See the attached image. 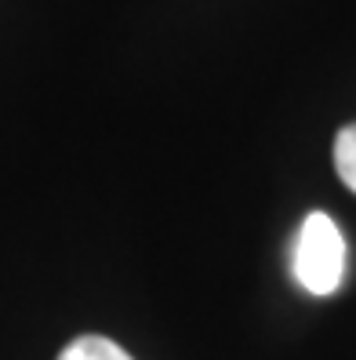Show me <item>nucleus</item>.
<instances>
[{
	"mask_svg": "<svg viewBox=\"0 0 356 360\" xmlns=\"http://www.w3.org/2000/svg\"><path fill=\"white\" fill-rule=\"evenodd\" d=\"M291 269H295V281L309 295H320V299L342 288V277H345V237H342L338 222H334L331 215L312 211V215L302 222Z\"/></svg>",
	"mask_w": 356,
	"mask_h": 360,
	"instance_id": "1",
	"label": "nucleus"
},
{
	"mask_svg": "<svg viewBox=\"0 0 356 360\" xmlns=\"http://www.w3.org/2000/svg\"><path fill=\"white\" fill-rule=\"evenodd\" d=\"M58 360H135L131 353H124L113 338L102 335H80L58 353Z\"/></svg>",
	"mask_w": 356,
	"mask_h": 360,
	"instance_id": "2",
	"label": "nucleus"
},
{
	"mask_svg": "<svg viewBox=\"0 0 356 360\" xmlns=\"http://www.w3.org/2000/svg\"><path fill=\"white\" fill-rule=\"evenodd\" d=\"M334 172L356 193V124H345L334 135Z\"/></svg>",
	"mask_w": 356,
	"mask_h": 360,
	"instance_id": "3",
	"label": "nucleus"
}]
</instances>
